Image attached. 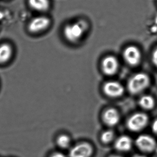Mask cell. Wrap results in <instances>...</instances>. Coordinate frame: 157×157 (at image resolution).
<instances>
[{"label":"cell","instance_id":"cell-1","mask_svg":"<svg viewBox=\"0 0 157 157\" xmlns=\"http://www.w3.org/2000/svg\"><path fill=\"white\" fill-rule=\"evenodd\" d=\"M89 29V22L86 18H79L64 25L63 35L69 42L77 43L84 37Z\"/></svg>","mask_w":157,"mask_h":157},{"label":"cell","instance_id":"cell-2","mask_svg":"<svg viewBox=\"0 0 157 157\" xmlns=\"http://www.w3.org/2000/svg\"><path fill=\"white\" fill-rule=\"evenodd\" d=\"M150 84V79L148 75L144 73H139L130 78L127 87L131 94L136 95L145 90Z\"/></svg>","mask_w":157,"mask_h":157},{"label":"cell","instance_id":"cell-3","mask_svg":"<svg viewBox=\"0 0 157 157\" xmlns=\"http://www.w3.org/2000/svg\"><path fill=\"white\" fill-rule=\"evenodd\" d=\"M135 144L143 154H149L155 152L157 143L155 138L151 136L141 134L136 137Z\"/></svg>","mask_w":157,"mask_h":157},{"label":"cell","instance_id":"cell-4","mask_svg":"<svg viewBox=\"0 0 157 157\" xmlns=\"http://www.w3.org/2000/svg\"><path fill=\"white\" fill-rule=\"evenodd\" d=\"M149 119L145 113H137L128 119L126 123L127 128L134 132H138L145 129L148 124Z\"/></svg>","mask_w":157,"mask_h":157},{"label":"cell","instance_id":"cell-5","mask_svg":"<svg viewBox=\"0 0 157 157\" xmlns=\"http://www.w3.org/2000/svg\"><path fill=\"white\" fill-rule=\"evenodd\" d=\"M50 17L46 15L37 16L31 19L28 25V29L31 33H40L47 30L51 25Z\"/></svg>","mask_w":157,"mask_h":157},{"label":"cell","instance_id":"cell-6","mask_svg":"<svg viewBox=\"0 0 157 157\" xmlns=\"http://www.w3.org/2000/svg\"><path fill=\"white\" fill-rule=\"evenodd\" d=\"M124 59L129 65L135 66L140 63L142 54L139 48L135 46H129L124 51Z\"/></svg>","mask_w":157,"mask_h":157},{"label":"cell","instance_id":"cell-7","mask_svg":"<svg viewBox=\"0 0 157 157\" xmlns=\"http://www.w3.org/2000/svg\"><path fill=\"white\" fill-rule=\"evenodd\" d=\"M104 93L108 97L116 98L121 97L124 92V88L120 83L116 81L106 82L103 87Z\"/></svg>","mask_w":157,"mask_h":157},{"label":"cell","instance_id":"cell-8","mask_svg":"<svg viewBox=\"0 0 157 157\" xmlns=\"http://www.w3.org/2000/svg\"><path fill=\"white\" fill-rule=\"evenodd\" d=\"M119 67V62L114 56H108L105 57L101 63V69L103 73L109 76L115 74Z\"/></svg>","mask_w":157,"mask_h":157},{"label":"cell","instance_id":"cell-9","mask_svg":"<svg viewBox=\"0 0 157 157\" xmlns=\"http://www.w3.org/2000/svg\"><path fill=\"white\" fill-rule=\"evenodd\" d=\"M93 149L87 143H81L74 147L70 152V157H90L92 155Z\"/></svg>","mask_w":157,"mask_h":157},{"label":"cell","instance_id":"cell-10","mask_svg":"<svg viewBox=\"0 0 157 157\" xmlns=\"http://www.w3.org/2000/svg\"><path fill=\"white\" fill-rule=\"evenodd\" d=\"M102 118L103 121L107 125L113 126L117 125L120 121V115L116 109L109 108L104 112Z\"/></svg>","mask_w":157,"mask_h":157},{"label":"cell","instance_id":"cell-11","mask_svg":"<svg viewBox=\"0 0 157 157\" xmlns=\"http://www.w3.org/2000/svg\"><path fill=\"white\" fill-rule=\"evenodd\" d=\"M28 3L32 9L42 14L48 12L51 7L50 0H28Z\"/></svg>","mask_w":157,"mask_h":157},{"label":"cell","instance_id":"cell-12","mask_svg":"<svg viewBox=\"0 0 157 157\" xmlns=\"http://www.w3.org/2000/svg\"><path fill=\"white\" fill-rule=\"evenodd\" d=\"M133 146V141L127 136H122L116 140L114 144L115 148L121 152H128L131 150Z\"/></svg>","mask_w":157,"mask_h":157},{"label":"cell","instance_id":"cell-13","mask_svg":"<svg viewBox=\"0 0 157 157\" xmlns=\"http://www.w3.org/2000/svg\"><path fill=\"white\" fill-rule=\"evenodd\" d=\"M13 54L12 46L8 43H2L0 45V63L4 64L8 62Z\"/></svg>","mask_w":157,"mask_h":157},{"label":"cell","instance_id":"cell-14","mask_svg":"<svg viewBox=\"0 0 157 157\" xmlns=\"http://www.w3.org/2000/svg\"><path fill=\"white\" fill-rule=\"evenodd\" d=\"M155 99L149 95H144L139 99V106L146 110L152 109L155 107Z\"/></svg>","mask_w":157,"mask_h":157},{"label":"cell","instance_id":"cell-15","mask_svg":"<svg viewBox=\"0 0 157 157\" xmlns=\"http://www.w3.org/2000/svg\"><path fill=\"white\" fill-rule=\"evenodd\" d=\"M57 143L60 147L63 148H66L70 146L71 139L68 136L66 135H62L58 137Z\"/></svg>","mask_w":157,"mask_h":157},{"label":"cell","instance_id":"cell-16","mask_svg":"<svg viewBox=\"0 0 157 157\" xmlns=\"http://www.w3.org/2000/svg\"><path fill=\"white\" fill-rule=\"evenodd\" d=\"M114 137V132L111 130H108L101 134V140L104 144H108L113 140Z\"/></svg>","mask_w":157,"mask_h":157},{"label":"cell","instance_id":"cell-17","mask_svg":"<svg viewBox=\"0 0 157 157\" xmlns=\"http://www.w3.org/2000/svg\"><path fill=\"white\" fill-rule=\"evenodd\" d=\"M152 59L154 65L157 68V48L155 49L152 54Z\"/></svg>","mask_w":157,"mask_h":157},{"label":"cell","instance_id":"cell-18","mask_svg":"<svg viewBox=\"0 0 157 157\" xmlns=\"http://www.w3.org/2000/svg\"><path fill=\"white\" fill-rule=\"evenodd\" d=\"M151 129L152 132L157 136V119H156L152 123Z\"/></svg>","mask_w":157,"mask_h":157},{"label":"cell","instance_id":"cell-19","mask_svg":"<svg viewBox=\"0 0 157 157\" xmlns=\"http://www.w3.org/2000/svg\"><path fill=\"white\" fill-rule=\"evenodd\" d=\"M50 157H66L63 154L61 153H55L52 154Z\"/></svg>","mask_w":157,"mask_h":157},{"label":"cell","instance_id":"cell-20","mask_svg":"<svg viewBox=\"0 0 157 157\" xmlns=\"http://www.w3.org/2000/svg\"><path fill=\"white\" fill-rule=\"evenodd\" d=\"M133 157H147L145 155H136L134 156Z\"/></svg>","mask_w":157,"mask_h":157},{"label":"cell","instance_id":"cell-21","mask_svg":"<svg viewBox=\"0 0 157 157\" xmlns=\"http://www.w3.org/2000/svg\"><path fill=\"white\" fill-rule=\"evenodd\" d=\"M111 157H122L121 156H119V155H114V156H111Z\"/></svg>","mask_w":157,"mask_h":157},{"label":"cell","instance_id":"cell-22","mask_svg":"<svg viewBox=\"0 0 157 157\" xmlns=\"http://www.w3.org/2000/svg\"><path fill=\"white\" fill-rule=\"evenodd\" d=\"M155 153H156V154H157V145L155 151Z\"/></svg>","mask_w":157,"mask_h":157}]
</instances>
